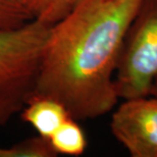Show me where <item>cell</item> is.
Returning a JSON list of instances; mask_svg holds the SVG:
<instances>
[{"label": "cell", "mask_w": 157, "mask_h": 157, "mask_svg": "<svg viewBox=\"0 0 157 157\" xmlns=\"http://www.w3.org/2000/svg\"><path fill=\"white\" fill-rule=\"evenodd\" d=\"M142 1L83 0L51 26L30 99L55 100L77 121L112 110L121 47Z\"/></svg>", "instance_id": "1"}, {"label": "cell", "mask_w": 157, "mask_h": 157, "mask_svg": "<svg viewBox=\"0 0 157 157\" xmlns=\"http://www.w3.org/2000/svg\"><path fill=\"white\" fill-rule=\"evenodd\" d=\"M50 28L32 20L17 29L0 30V127L29 102Z\"/></svg>", "instance_id": "2"}, {"label": "cell", "mask_w": 157, "mask_h": 157, "mask_svg": "<svg viewBox=\"0 0 157 157\" xmlns=\"http://www.w3.org/2000/svg\"><path fill=\"white\" fill-rule=\"evenodd\" d=\"M157 76V0H143L121 47L114 77L118 98L149 96Z\"/></svg>", "instance_id": "3"}, {"label": "cell", "mask_w": 157, "mask_h": 157, "mask_svg": "<svg viewBox=\"0 0 157 157\" xmlns=\"http://www.w3.org/2000/svg\"><path fill=\"white\" fill-rule=\"evenodd\" d=\"M111 132L133 157H157V98L125 99L113 112Z\"/></svg>", "instance_id": "4"}, {"label": "cell", "mask_w": 157, "mask_h": 157, "mask_svg": "<svg viewBox=\"0 0 157 157\" xmlns=\"http://www.w3.org/2000/svg\"><path fill=\"white\" fill-rule=\"evenodd\" d=\"M70 117L62 104L50 98H32L21 110V118L30 124L40 136L47 139Z\"/></svg>", "instance_id": "5"}, {"label": "cell", "mask_w": 157, "mask_h": 157, "mask_svg": "<svg viewBox=\"0 0 157 157\" xmlns=\"http://www.w3.org/2000/svg\"><path fill=\"white\" fill-rule=\"evenodd\" d=\"M56 153L64 155H82L87 147L86 137L77 121L68 117L50 137Z\"/></svg>", "instance_id": "6"}, {"label": "cell", "mask_w": 157, "mask_h": 157, "mask_svg": "<svg viewBox=\"0 0 157 157\" xmlns=\"http://www.w3.org/2000/svg\"><path fill=\"white\" fill-rule=\"evenodd\" d=\"M57 153L49 139L42 136L33 137L12 145L0 148V157H54Z\"/></svg>", "instance_id": "7"}, {"label": "cell", "mask_w": 157, "mask_h": 157, "mask_svg": "<svg viewBox=\"0 0 157 157\" xmlns=\"http://www.w3.org/2000/svg\"><path fill=\"white\" fill-rule=\"evenodd\" d=\"M83 0H37L34 20L53 26L73 11Z\"/></svg>", "instance_id": "8"}, {"label": "cell", "mask_w": 157, "mask_h": 157, "mask_svg": "<svg viewBox=\"0 0 157 157\" xmlns=\"http://www.w3.org/2000/svg\"><path fill=\"white\" fill-rule=\"evenodd\" d=\"M34 20L14 0H0V30H12Z\"/></svg>", "instance_id": "9"}, {"label": "cell", "mask_w": 157, "mask_h": 157, "mask_svg": "<svg viewBox=\"0 0 157 157\" xmlns=\"http://www.w3.org/2000/svg\"><path fill=\"white\" fill-rule=\"evenodd\" d=\"M36 1L37 0H14V2H17L21 7H23L25 10H27L29 12L33 17V18H34V11H35Z\"/></svg>", "instance_id": "10"}, {"label": "cell", "mask_w": 157, "mask_h": 157, "mask_svg": "<svg viewBox=\"0 0 157 157\" xmlns=\"http://www.w3.org/2000/svg\"><path fill=\"white\" fill-rule=\"evenodd\" d=\"M149 95H151L153 97H156V98H157V76L155 77L154 81H153V83H152L151 90H150Z\"/></svg>", "instance_id": "11"}]
</instances>
